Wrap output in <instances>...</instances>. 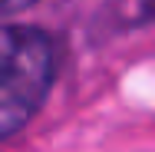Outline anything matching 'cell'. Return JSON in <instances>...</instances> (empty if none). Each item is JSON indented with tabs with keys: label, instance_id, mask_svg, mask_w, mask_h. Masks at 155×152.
Returning <instances> with one entry per match:
<instances>
[{
	"label": "cell",
	"instance_id": "obj_2",
	"mask_svg": "<svg viewBox=\"0 0 155 152\" xmlns=\"http://www.w3.org/2000/svg\"><path fill=\"white\" fill-rule=\"evenodd\" d=\"M40 0H0V7H3V13H20V10H30L36 7Z\"/></svg>",
	"mask_w": 155,
	"mask_h": 152
},
{
	"label": "cell",
	"instance_id": "obj_1",
	"mask_svg": "<svg viewBox=\"0 0 155 152\" xmlns=\"http://www.w3.org/2000/svg\"><path fill=\"white\" fill-rule=\"evenodd\" d=\"M60 43L43 27L7 23L0 33V139L10 142L46 106L60 69Z\"/></svg>",
	"mask_w": 155,
	"mask_h": 152
}]
</instances>
